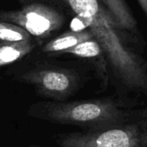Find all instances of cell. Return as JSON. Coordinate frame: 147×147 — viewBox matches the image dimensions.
Listing matches in <instances>:
<instances>
[{
  "label": "cell",
  "mask_w": 147,
  "mask_h": 147,
  "mask_svg": "<svg viewBox=\"0 0 147 147\" xmlns=\"http://www.w3.org/2000/svg\"><path fill=\"white\" fill-rule=\"evenodd\" d=\"M34 47L30 40L0 45V67L12 64L27 54Z\"/></svg>",
  "instance_id": "8"
},
{
  "label": "cell",
  "mask_w": 147,
  "mask_h": 147,
  "mask_svg": "<svg viewBox=\"0 0 147 147\" xmlns=\"http://www.w3.org/2000/svg\"><path fill=\"white\" fill-rule=\"evenodd\" d=\"M141 9L143 10V12L145 13V15L147 17V0H137Z\"/></svg>",
  "instance_id": "11"
},
{
  "label": "cell",
  "mask_w": 147,
  "mask_h": 147,
  "mask_svg": "<svg viewBox=\"0 0 147 147\" xmlns=\"http://www.w3.org/2000/svg\"><path fill=\"white\" fill-rule=\"evenodd\" d=\"M61 53H68L72 54L80 58L90 59H97V61L106 68V60L104 59L105 56L103 51L100 46V44L95 40H90L78 44L77 46L71 47L67 50H65Z\"/></svg>",
  "instance_id": "9"
},
{
  "label": "cell",
  "mask_w": 147,
  "mask_h": 147,
  "mask_svg": "<svg viewBox=\"0 0 147 147\" xmlns=\"http://www.w3.org/2000/svg\"><path fill=\"white\" fill-rule=\"evenodd\" d=\"M94 39L90 30L82 31H69L62 34L57 38L47 42L42 48L44 53H62L78 44Z\"/></svg>",
  "instance_id": "6"
},
{
  "label": "cell",
  "mask_w": 147,
  "mask_h": 147,
  "mask_svg": "<svg viewBox=\"0 0 147 147\" xmlns=\"http://www.w3.org/2000/svg\"><path fill=\"white\" fill-rule=\"evenodd\" d=\"M30 35L16 24L0 21V45L30 40Z\"/></svg>",
  "instance_id": "10"
},
{
  "label": "cell",
  "mask_w": 147,
  "mask_h": 147,
  "mask_svg": "<svg viewBox=\"0 0 147 147\" xmlns=\"http://www.w3.org/2000/svg\"><path fill=\"white\" fill-rule=\"evenodd\" d=\"M59 147H147V106L128 112L120 121L58 139Z\"/></svg>",
  "instance_id": "2"
},
{
  "label": "cell",
  "mask_w": 147,
  "mask_h": 147,
  "mask_svg": "<svg viewBox=\"0 0 147 147\" xmlns=\"http://www.w3.org/2000/svg\"><path fill=\"white\" fill-rule=\"evenodd\" d=\"M115 18L120 28L135 31L137 22L125 0H101Z\"/></svg>",
  "instance_id": "7"
},
{
  "label": "cell",
  "mask_w": 147,
  "mask_h": 147,
  "mask_svg": "<svg viewBox=\"0 0 147 147\" xmlns=\"http://www.w3.org/2000/svg\"><path fill=\"white\" fill-rule=\"evenodd\" d=\"M32 147H39V146H32Z\"/></svg>",
  "instance_id": "12"
},
{
  "label": "cell",
  "mask_w": 147,
  "mask_h": 147,
  "mask_svg": "<svg viewBox=\"0 0 147 147\" xmlns=\"http://www.w3.org/2000/svg\"><path fill=\"white\" fill-rule=\"evenodd\" d=\"M34 116L59 124L95 129L116 123L128 111L108 99L71 102H41L34 105Z\"/></svg>",
  "instance_id": "3"
},
{
  "label": "cell",
  "mask_w": 147,
  "mask_h": 147,
  "mask_svg": "<svg viewBox=\"0 0 147 147\" xmlns=\"http://www.w3.org/2000/svg\"><path fill=\"white\" fill-rule=\"evenodd\" d=\"M0 21L16 24L30 34L44 38L59 29L65 17L49 5L32 3L18 10L0 12Z\"/></svg>",
  "instance_id": "5"
},
{
  "label": "cell",
  "mask_w": 147,
  "mask_h": 147,
  "mask_svg": "<svg viewBox=\"0 0 147 147\" xmlns=\"http://www.w3.org/2000/svg\"><path fill=\"white\" fill-rule=\"evenodd\" d=\"M77 16L72 31L89 28L100 44L105 58L121 82L131 89L147 90V69L124 45L113 16L98 0H64Z\"/></svg>",
  "instance_id": "1"
},
{
  "label": "cell",
  "mask_w": 147,
  "mask_h": 147,
  "mask_svg": "<svg viewBox=\"0 0 147 147\" xmlns=\"http://www.w3.org/2000/svg\"><path fill=\"white\" fill-rule=\"evenodd\" d=\"M20 80L32 85L39 95L58 102L73 95L79 85L77 73L58 67L28 71L20 77Z\"/></svg>",
  "instance_id": "4"
}]
</instances>
